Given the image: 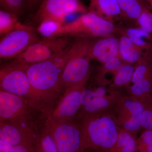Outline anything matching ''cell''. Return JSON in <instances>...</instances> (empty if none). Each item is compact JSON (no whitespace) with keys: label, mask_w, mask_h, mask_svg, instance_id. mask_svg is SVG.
Wrapping results in <instances>:
<instances>
[{"label":"cell","mask_w":152,"mask_h":152,"mask_svg":"<svg viewBox=\"0 0 152 152\" xmlns=\"http://www.w3.org/2000/svg\"><path fill=\"white\" fill-rule=\"evenodd\" d=\"M124 63L118 56L112 58L104 64H102L99 69L96 75V80L99 85L106 86L108 83L106 79V76L109 74L113 75Z\"/></svg>","instance_id":"cell-23"},{"label":"cell","mask_w":152,"mask_h":152,"mask_svg":"<svg viewBox=\"0 0 152 152\" xmlns=\"http://www.w3.org/2000/svg\"><path fill=\"white\" fill-rule=\"evenodd\" d=\"M65 24L52 19H46L40 22L37 28L39 34L43 38L53 39L65 36Z\"/></svg>","instance_id":"cell-20"},{"label":"cell","mask_w":152,"mask_h":152,"mask_svg":"<svg viewBox=\"0 0 152 152\" xmlns=\"http://www.w3.org/2000/svg\"><path fill=\"white\" fill-rule=\"evenodd\" d=\"M70 37L47 39L42 38L32 44L23 53L12 60L30 66L45 61L58 56L71 45Z\"/></svg>","instance_id":"cell-7"},{"label":"cell","mask_w":152,"mask_h":152,"mask_svg":"<svg viewBox=\"0 0 152 152\" xmlns=\"http://www.w3.org/2000/svg\"><path fill=\"white\" fill-rule=\"evenodd\" d=\"M28 66L14 60L1 66V91L23 97L28 101L31 91L27 73Z\"/></svg>","instance_id":"cell-8"},{"label":"cell","mask_w":152,"mask_h":152,"mask_svg":"<svg viewBox=\"0 0 152 152\" xmlns=\"http://www.w3.org/2000/svg\"><path fill=\"white\" fill-rule=\"evenodd\" d=\"M44 0H26L28 5L31 8L35 7L38 5L40 4Z\"/></svg>","instance_id":"cell-34"},{"label":"cell","mask_w":152,"mask_h":152,"mask_svg":"<svg viewBox=\"0 0 152 152\" xmlns=\"http://www.w3.org/2000/svg\"><path fill=\"white\" fill-rule=\"evenodd\" d=\"M37 113L27 99L0 91V122L38 130L40 126L35 117Z\"/></svg>","instance_id":"cell-4"},{"label":"cell","mask_w":152,"mask_h":152,"mask_svg":"<svg viewBox=\"0 0 152 152\" xmlns=\"http://www.w3.org/2000/svg\"><path fill=\"white\" fill-rule=\"evenodd\" d=\"M87 83L66 89L49 116L58 121L75 119L81 106V97Z\"/></svg>","instance_id":"cell-12"},{"label":"cell","mask_w":152,"mask_h":152,"mask_svg":"<svg viewBox=\"0 0 152 152\" xmlns=\"http://www.w3.org/2000/svg\"><path fill=\"white\" fill-rule=\"evenodd\" d=\"M39 130L27 129L8 122H0V140L14 147L21 145L33 147Z\"/></svg>","instance_id":"cell-13"},{"label":"cell","mask_w":152,"mask_h":152,"mask_svg":"<svg viewBox=\"0 0 152 152\" xmlns=\"http://www.w3.org/2000/svg\"><path fill=\"white\" fill-rule=\"evenodd\" d=\"M13 152H34L33 147L26 145H21L14 147Z\"/></svg>","instance_id":"cell-33"},{"label":"cell","mask_w":152,"mask_h":152,"mask_svg":"<svg viewBox=\"0 0 152 152\" xmlns=\"http://www.w3.org/2000/svg\"><path fill=\"white\" fill-rule=\"evenodd\" d=\"M150 3H151V7H152V1L151 2H150Z\"/></svg>","instance_id":"cell-37"},{"label":"cell","mask_w":152,"mask_h":152,"mask_svg":"<svg viewBox=\"0 0 152 152\" xmlns=\"http://www.w3.org/2000/svg\"><path fill=\"white\" fill-rule=\"evenodd\" d=\"M39 39L33 28L16 30L1 37L0 58L13 60Z\"/></svg>","instance_id":"cell-11"},{"label":"cell","mask_w":152,"mask_h":152,"mask_svg":"<svg viewBox=\"0 0 152 152\" xmlns=\"http://www.w3.org/2000/svg\"><path fill=\"white\" fill-rule=\"evenodd\" d=\"M89 10L113 23L123 16L117 0H90Z\"/></svg>","instance_id":"cell-16"},{"label":"cell","mask_w":152,"mask_h":152,"mask_svg":"<svg viewBox=\"0 0 152 152\" xmlns=\"http://www.w3.org/2000/svg\"><path fill=\"white\" fill-rule=\"evenodd\" d=\"M126 88L128 95L137 99L152 94V72L140 81Z\"/></svg>","instance_id":"cell-25"},{"label":"cell","mask_w":152,"mask_h":152,"mask_svg":"<svg viewBox=\"0 0 152 152\" xmlns=\"http://www.w3.org/2000/svg\"><path fill=\"white\" fill-rule=\"evenodd\" d=\"M94 39L77 38L71 44L70 55L61 78V86L64 93L68 88L88 82L91 75V60L89 49Z\"/></svg>","instance_id":"cell-3"},{"label":"cell","mask_w":152,"mask_h":152,"mask_svg":"<svg viewBox=\"0 0 152 152\" xmlns=\"http://www.w3.org/2000/svg\"><path fill=\"white\" fill-rule=\"evenodd\" d=\"M143 105L141 118L142 129L152 130V94L139 99Z\"/></svg>","instance_id":"cell-26"},{"label":"cell","mask_w":152,"mask_h":152,"mask_svg":"<svg viewBox=\"0 0 152 152\" xmlns=\"http://www.w3.org/2000/svg\"><path fill=\"white\" fill-rule=\"evenodd\" d=\"M14 148L10 144L0 140V152H13Z\"/></svg>","instance_id":"cell-32"},{"label":"cell","mask_w":152,"mask_h":152,"mask_svg":"<svg viewBox=\"0 0 152 152\" xmlns=\"http://www.w3.org/2000/svg\"><path fill=\"white\" fill-rule=\"evenodd\" d=\"M122 96L120 89L110 88L107 94L97 98L86 104L82 106L77 115H95L112 112Z\"/></svg>","instance_id":"cell-15"},{"label":"cell","mask_w":152,"mask_h":152,"mask_svg":"<svg viewBox=\"0 0 152 152\" xmlns=\"http://www.w3.org/2000/svg\"><path fill=\"white\" fill-rule=\"evenodd\" d=\"M148 1H149L150 2H151L152 1V0H148Z\"/></svg>","instance_id":"cell-36"},{"label":"cell","mask_w":152,"mask_h":152,"mask_svg":"<svg viewBox=\"0 0 152 152\" xmlns=\"http://www.w3.org/2000/svg\"><path fill=\"white\" fill-rule=\"evenodd\" d=\"M119 44V39L113 35L94 39L89 49L90 58L104 64L118 56Z\"/></svg>","instance_id":"cell-14"},{"label":"cell","mask_w":152,"mask_h":152,"mask_svg":"<svg viewBox=\"0 0 152 152\" xmlns=\"http://www.w3.org/2000/svg\"><path fill=\"white\" fill-rule=\"evenodd\" d=\"M136 21L139 28L150 34H152V13L146 8Z\"/></svg>","instance_id":"cell-30"},{"label":"cell","mask_w":152,"mask_h":152,"mask_svg":"<svg viewBox=\"0 0 152 152\" xmlns=\"http://www.w3.org/2000/svg\"><path fill=\"white\" fill-rule=\"evenodd\" d=\"M78 12H88L80 0H44L35 18L39 23L46 19H52L64 23L66 17Z\"/></svg>","instance_id":"cell-10"},{"label":"cell","mask_w":152,"mask_h":152,"mask_svg":"<svg viewBox=\"0 0 152 152\" xmlns=\"http://www.w3.org/2000/svg\"><path fill=\"white\" fill-rule=\"evenodd\" d=\"M71 45L58 56L28 68L27 73L31 87L28 102L43 118L51 114L64 94L61 78L70 55Z\"/></svg>","instance_id":"cell-1"},{"label":"cell","mask_w":152,"mask_h":152,"mask_svg":"<svg viewBox=\"0 0 152 152\" xmlns=\"http://www.w3.org/2000/svg\"><path fill=\"white\" fill-rule=\"evenodd\" d=\"M143 57L135 65L130 85L140 81L152 72V63L148 58Z\"/></svg>","instance_id":"cell-27"},{"label":"cell","mask_w":152,"mask_h":152,"mask_svg":"<svg viewBox=\"0 0 152 152\" xmlns=\"http://www.w3.org/2000/svg\"><path fill=\"white\" fill-rule=\"evenodd\" d=\"M82 148L95 152H109L116 141L119 127L112 112L95 115H78Z\"/></svg>","instance_id":"cell-2"},{"label":"cell","mask_w":152,"mask_h":152,"mask_svg":"<svg viewBox=\"0 0 152 152\" xmlns=\"http://www.w3.org/2000/svg\"><path fill=\"white\" fill-rule=\"evenodd\" d=\"M43 125L51 134L59 152H80L82 148L80 127L75 119L58 121L48 116Z\"/></svg>","instance_id":"cell-5"},{"label":"cell","mask_w":152,"mask_h":152,"mask_svg":"<svg viewBox=\"0 0 152 152\" xmlns=\"http://www.w3.org/2000/svg\"><path fill=\"white\" fill-rule=\"evenodd\" d=\"M25 2L26 0H0L1 10L18 16L23 12Z\"/></svg>","instance_id":"cell-29"},{"label":"cell","mask_w":152,"mask_h":152,"mask_svg":"<svg viewBox=\"0 0 152 152\" xmlns=\"http://www.w3.org/2000/svg\"><path fill=\"white\" fill-rule=\"evenodd\" d=\"M33 28L19 21L18 16L6 11H0V36L1 38L7 34L20 29H31Z\"/></svg>","instance_id":"cell-18"},{"label":"cell","mask_w":152,"mask_h":152,"mask_svg":"<svg viewBox=\"0 0 152 152\" xmlns=\"http://www.w3.org/2000/svg\"><path fill=\"white\" fill-rule=\"evenodd\" d=\"M142 50L127 36H123L119 39L118 56L124 63L133 64L138 62L142 58Z\"/></svg>","instance_id":"cell-17"},{"label":"cell","mask_w":152,"mask_h":152,"mask_svg":"<svg viewBox=\"0 0 152 152\" xmlns=\"http://www.w3.org/2000/svg\"><path fill=\"white\" fill-rule=\"evenodd\" d=\"M115 29L113 23L90 12L64 25L65 36L77 38L104 37L113 35Z\"/></svg>","instance_id":"cell-6"},{"label":"cell","mask_w":152,"mask_h":152,"mask_svg":"<svg viewBox=\"0 0 152 152\" xmlns=\"http://www.w3.org/2000/svg\"><path fill=\"white\" fill-rule=\"evenodd\" d=\"M123 16L136 20L145 7L141 0H117Z\"/></svg>","instance_id":"cell-24"},{"label":"cell","mask_w":152,"mask_h":152,"mask_svg":"<svg viewBox=\"0 0 152 152\" xmlns=\"http://www.w3.org/2000/svg\"><path fill=\"white\" fill-rule=\"evenodd\" d=\"M135 65L124 63L113 77V83L109 88L112 89H120L123 87L130 85Z\"/></svg>","instance_id":"cell-21"},{"label":"cell","mask_w":152,"mask_h":152,"mask_svg":"<svg viewBox=\"0 0 152 152\" xmlns=\"http://www.w3.org/2000/svg\"><path fill=\"white\" fill-rule=\"evenodd\" d=\"M126 36L129 38L148 39L151 34L140 28H130L126 31Z\"/></svg>","instance_id":"cell-31"},{"label":"cell","mask_w":152,"mask_h":152,"mask_svg":"<svg viewBox=\"0 0 152 152\" xmlns=\"http://www.w3.org/2000/svg\"><path fill=\"white\" fill-rule=\"evenodd\" d=\"M143 110L141 101L128 95L122 96L112 112L120 129L137 137V134L142 129L141 118Z\"/></svg>","instance_id":"cell-9"},{"label":"cell","mask_w":152,"mask_h":152,"mask_svg":"<svg viewBox=\"0 0 152 152\" xmlns=\"http://www.w3.org/2000/svg\"><path fill=\"white\" fill-rule=\"evenodd\" d=\"M33 148L34 152H59L53 137L43 124L40 127Z\"/></svg>","instance_id":"cell-19"},{"label":"cell","mask_w":152,"mask_h":152,"mask_svg":"<svg viewBox=\"0 0 152 152\" xmlns=\"http://www.w3.org/2000/svg\"><path fill=\"white\" fill-rule=\"evenodd\" d=\"M93 151H92L91 150L89 149H85L81 151L80 152H92Z\"/></svg>","instance_id":"cell-35"},{"label":"cell","mask_w":152,"mask_h":152,"mask_svg":"<svg viewBox=\"0 0 152 152\" xmlns=\"http://www.w3.org/2000/svg\"><path fill=\"white\" fill-rule=\"evenodd\" d=\"M137 138L132 133L119 128L116 141L109 152H137Z\"/></svg>","instance_id":"cell-22"},{"label":"cell","mask_w":152,"mask_h":152,"mask_svg":"<svg viewBox=\"0 0 152 152\" xmlns=\"http://www.w3.org/2000/svg\"><path fill=\"white\" fill-rule=\"evenodd\" d=\"M137 152H152V130H145L136 139Z\"/></svg>","instance_id":"cell-28"}]
</instances>
